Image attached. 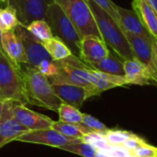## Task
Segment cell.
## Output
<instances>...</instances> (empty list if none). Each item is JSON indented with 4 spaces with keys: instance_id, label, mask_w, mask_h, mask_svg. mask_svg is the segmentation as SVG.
<instances>
[{
    "instance_id": "cell-42",
    "label": "cell",
    "mask_w": 157,
    "mask_h": 157,
    "mask_svg": "<svg viewBox=\"0 0 157 157\" xmlns=\"http://www.w3.org/2000/svg\"><path fill=\"white\" fill-rule=\"evenodd\" d=\"M141 157H145V156H141Z\"/></svg>"
},
{
    "instance_id": "cell-39",
    "label": "cell",
    "mask_w": 157,
    "mask_h": 157,
    "mask_svg": "<svg viewBox=\"0 0 157 157\" xmlns=\"http://www.w3.org/2000/svg\"><path fill=\"white\" fill-rule=\"evenodd\" d=\"M0 3H2V4H7V5H9V0H0Z\"/></svg>"
},
{
    "instance_id": "cell-35",
    "label": "cell",
    "mask_w": 157,
    "mask_h": 157,
    "mask_svg": "<svg viewBox=\"0 0 157 157\" xmlns=\"http://www.w3.org/2000/svg\"><path fill=\"white\" fill-rule=\"evenodd\" d=\"M152 78L157 85V39L152 38Z\"/></svg>"
},
{
    "instance_id": "cell-25",
    "label": "cell",
    "mask_w": 157,
    "mask_h": 157,
    "mask_svg": "<svg viewBox=\"0 0 157 157\" xmlns=\"http://www.w3.org/2000/svg\"><path fill=\"white\" fill-rule=\"evenodd\" d=\"M27 30L39 41L45 42L53 37L50 26L45 20H35L26 25Z\"/></svg>"
},
{
    "instance_id": "cell-15",
    "label": "cell",
    "mask_w": 157,
    "mask_h": 157,
    "mask_svg": "<svg viewBox=\"0 0 157 157\" xmlns=\"http://www.w3.org/2000/svg\"><path fill=\"white\" fill-rule=\"evenodd\" d=\"M1 48L9 59L17 67L27 64V58L21 41L13 31L1 33Z\"/></svg>"
},
{
    "instance_id": "cell-31",
    "label": "cell",
    "mask_w": 157,
    "mask_h": 157,
    "mask_svg": "<svg viewBox=\"0 0 157 157\" xmlns=\"http://www.w3.org/2000/svg\"><path fill=\"white\" fill-rule=\"evenodd\" d=\"M93 1L95 2L101 9H103L119 24V19L117 12V5L113 3L112 0H93Z\"/></svg>"
},
{
    "instance_id": "cell-2",
    "label": "cell",
    "mask_w": 157,
    "mask_h": 157,
    "mask_svg": "<svg viewBox=\"0 0 157 157\" xmlns=\"http://www.w3.org/2000/svg\"><path fill=\"white\" fill-rule=\"evenodd\" d=\"M94 17L103 41L123 60L135 58L120 25L93 0H86Z\"/></svg>"
},
{
    "instance_id": "cell-4",
    "label": "cell",
    "mask_w": 157,
    "mask_h": 157,
    "mask_svg": "<svg viewBox=\"0 0 157 157\" xmlns=\"http://www.w3.org/2000/svg\"><path fill=\"white\" fill-rule=\"evenodd\" d=\"M44 20L50 26L53 36L59 38L70 49L72 55L80 56L82 37L61 7L53 1L46 11Z\"/></svg>"
},
{
    "instance_id": "cell-33",
    "label": "cell",
    "mask_w": 157,
    "mask_h": 157,
    "mask_svg": "<svg viewBox=\"0 0 157 157\" xmlns=\"http://www.w3.org/2000/svg\"><path fill=\"white\" fill-rule=\"evenodd\" d=\"M106 151L111 157H128L132 154V152L128 151L123 144L110 145L108 149H106Z\"/></svg>"
},
{
    "instance_id": "cell-5",
    "label": "cell",
    "mask_w": 157,
    "mask_h": 157,
    "mask_svg": "<svg viewBox=\"0 0 157 157\" xmlns=\"http://www.w3.org/2000/svg\"><path fill=\"white\" fill-rule=\"evenodd\" d=\"M0 99L28 105L19 67L15 66L0 48Z\"/></svg>"
},
{
    "instance_id": "cell-12",
    "label": "cell",
    "mask_w": 157,
    "mask_h": 157,
    "mask_svg": "<svg viewBox=\"0 0 157 157\" xmlns=\"http://www.w3.org/2000/svg\"><path fill=\"white\" fill-rule=\"evenodd\" d=\"M55 94L62 103L80 108L85 101L91 98L90 92L87 88L68 83H51Z\"/></svg>"
},
{
    "instance_id": "cell-36",
    "label": "cell",
    "mask_w": 157,
    "mask_h": 157,
    "mask_svg": "<svg viewBox=\"0 0 157 157\" xmlns=\"http://www.w3.org/2000/svg\"><path fill=\"white\" fill-rule=\"evenodd\" d=\"M94 157H111L106 150H97Z\"/></svg>"
},
{
    "instance_id": "cell-22",
    "label": "cell",
    "mask_w": 157,
    "mask_h": 157,
    "mask_svg": "<svg viewBox=\"0 0 157 157\" xmlns=\"http://www.w3.org/2000/svg\"><path fill=\"white\" fill-rule=\"evenodd\" d=\"M42 44L54 61L62 60L72 55V52L66 45V44L56 36H53L52 38L45 42H43Z\"/></svg>"
},
{
    "instance_id": "cell-17",
    "label": "cell",
    "mask_w": 157,
    "mask_h": 157,
    "mask_svg": "<svg viewBox=\"0 0 157 157\" xmlns=\"http://www.w3.org/2000/svg\"><path fill=\"white\" fill-rule=\"evenodd\" d=\"M132 9L153 39H157V13L146 0H133Z\"/></svg>"
},
{
    "instance_id": "cell-32",
    "label": "cell",
    "mask_w": 157,
    "mask_h": 157,
    "mask_svg": "<svg viewBox=\"0 0 157 157\" xmlns=\"http://www.w3.org/2000/svg\"><path fill=\"white\" fill-rule=\"evenodd\" d=\"M131 152L137 157H157V147H154L145 142L138 148H136L135 150H133Z\"/></svg>"
},
{
    "instance_id": "cell-14",
    "label": "cell",
    "mask_w": 157,
    "mask_h": 157,
    "mask_svg": "<svg viewBox=\"0 0 157 157\" xmlns=\"http://www.w3.org/2000/svg\"><path fill=\"white\" fill-rule=\"evenodd\" d=\"M124 33L135 58L149 68L152 77V37L135 35L127 32Z\"/></svg>"
},
{
    "instance_id": "cell-29",
    "label": "cell",
    "mask_w": 157,
    "mask_h": 157,
    "mask_svg": "<svg viewBox=\"0 0 157 157\" xmlns=\"http://www.w3.org/2000/svg\"><path fill=\"white\" fill-rule=\"evenodd\" d=\"M107 140L111 145H118L123 144L125 140L132 134L129 131L122 130V129H109L105 133Z\"/></svg>"
},
{
    "instance_id": "cell-38",
    "label": "cell",
    "mask_w": 157,
    "mask_h": 157,
    "mask_svg": "<svg viewBox=\"0 0 157 157\" xmlns=\"http://www.w3.org/2000/svg\"><path fill=\"white\" fill-rule=\"evenodd\" d=\"M4 104H5V101L0 99V119H1V117H2V113H3V108H4Z\"/></svg>"
},
{
    "instance_id": "cell-27",
    "label": "cell",
    "mask_w": 157,
    "mask_h": 157,
    "mask_svg": "<svg viewBox=\"0 0 157 157\" xmlns=\"http://www.w3.org/2000/svg\"><path fill=\"white\" fill-rule=\"evenodd\" d=\"M82 140L92 144L96 150H106L111 145L107 140L105 133L96 131H92L85 134L82 138Z\"/></svg>"
},
{
    "instance_id": "cell-37",
    "label": "cell",
    "mask_w": 157,
    "mask_h": 157,
    "mask_svg": "<svg viewBox=\"0 0 157 157\" xmlns=\"http://www.w3.org/2000/svg\"><path fill=\"white\" fill-rule=\"evenodd\" d=\"M146 1L149 3V5L155 10V12L157 13V0H146Z\"/></svg>"
},
{
    "instance_id": "cell-8",
    "label": "cell",
    "mask_w": 157,
    "mask_h": 157,
    "mask_svg": "<svg viewBox=\"0 0 157 157\" xmlns=\"http://www.w3.org/2000/svg\"><path fill=\"white\" fill-rule=\"evenodd\" d=\"M54 0H10L9 5L16 11L20 21L27 25L35 20H44L49 5Z\"/></svg>"
},
{
    "instance_id": "cell-10",
    "label": "cell",
    "mask_w": 157,
    "mask_h": 157,
    "mask_svg": "<svg viewBox=\"0 0 157 157\" xmlns=\"http://www.w3.org/2000/svg\"><path fill=\"white\" fill-rule=\"evenodd\" d=\"M11 110L14 118L29 130L49 128L54 123L50 117L29 109L21 103L12 101Z\"/></svg>"
},
{
    "instance_id": "cell-9",
    "label": "cell",
    "mask_w": 157,
    "mask_h": 157,
    "mask_svg": "<svg viewBox=\"0 0 157 157\" xmlns=\"http://www.w3.org/2000/svg\"><path fill=\"white\" fill-rule=\"evenodd\" d=\"M80 139H73L68 138L62 135L57 130L54 129L53 128H44V129H38V130H30L20 137H18L15 140L22 141V142H29V143H36L42 145H47L56 148H61L62 146L78 140Z\"/></svg>"
},
{
    "instance_id": "cell-21",
    "label": "cell",
    "mask_w": 157,
    "mask_h": 157,
    "mask_svg": "<svg viewBox=\"0 0 157 157\" xmlns=\"http://www.w3.org/2000/svg\"><path fill=\"white\" fill-rule=\"evenodd\" d=\"M52 128L66 137L73 138V139H80V140H82V138L85 134L92 132V130L89 128H87L85 125H83L82 123L72 124V123L61 122L59 120L54 121Z\"/></svg>"
},
{
    "instance_id": "cell-23",
    "label": "cell",
    "mask_w": 157,
    "mask_h": 157,
    "mask_svg": "<svg viewBox=\"0 0 157 157\" xmlns=\"http://www.w3.org/2000/svg\"><path fill=\"white\" fill-rule=\"evenodd\" d=\"M20 22L17 11L12 6L7 5L6 8H0V32L13 31Z\"/></svg>"
},
{
    "instance_id": "cell-18",
    "label": "cell",
    "mask_w": 157,
    "mask_h": 157,
    "mask_svg": "<svg viewBox=\"0 0 157 157\" xmlns=\"http://www.w3.org/2000/svg\"><path fill=\"white\" fill-rule=\"evenodd\" d=\"M117 12L119 19V25L124 32L135 35L146 37L151 36L145 26L141 23L140 20L133 10H128L117 6Z\"/></svg>"
},
{
    "instance_id": "cell-26",
    "label": "cell",
    "mask_w": 157,
    "mask_h": 157,
    "mask_svg": "<svg viewBox=\"0 0 157 157\" xmlns=\"http://www.w3.org/2000/svg\"><path fill=\"white\" fill-rule=\"evenodd\" d=\"M59 121L72 124H80L82 122V113L78 110V108L62 103L57 110Z\"/></svg>"
},
{
    "instance_id": "cell-7",
    "label": "cell",
    "mask_w": 157,
    "mask_h": 157,
    "mask_svg": "<svg viewBox=\"0 0 157 157\" xmlns=\"http://www.w3.org/2000/svg\"><path fill=\"white\" fill-rule=\"evenodd\" d=\"M14 32L22 43L27 58V64L29 66L36 67L43 60L52 59L42 42L27 30L26 25L20 22L14 29Z\"/></svg>"
},
{
    "instance_id": "cell-16",
    "label": "cell",
    "mask_w": 157,
    "mask_h": 157,
    "mask_svg": "<svg viewBox=\"0 0 157 157\" xmlns=\"http://www.w3.org/2000/svg\"><path fill=\"white\" fill-rule=\"evenodd\" d=\"M125 78L128 84L150 85L154 84L149 68L137 58L124 60Z\"/></svg>"
},
{
    "instance_id": "cell-19",
    "label": "cell",
    "mask_w": 157,
    "mask_h": 157,
    "mask_svg": "<svg viewBox=\"0 0 157 157\" xmlns=\"http://www.w3.org/2000/svg\"><path fill=\"white\" fill-rule=\"evenodd\" d=\"M91 70L94 75L93 85L98 95H100L103 92L128 84L125 77L123 76H117L102 72L94 68H92Z\"/></svg>"
},
{
    "instance_id": "cell-34",
    "label": "cell",
    "mask_w": 157,
    "mask_h": 157,
    "mask_svg": "<svg viewBox=\"0 0 157 157\" xmlns=\"http://www.w3.org/2000/svg\"><path fill=\"white\" fill-rule=\"evenodd\" d=\"M145 140H143L142 138L135 135V134H131L123 143V145L130 151H132L133 150H135L136 148H138L139 146H140L141 144L145 143Z\"/></svg>"
},
{
    "instance_id": "cell-24",
    "label": "cell",
    "mask_w": 157,
    "mask_h": 157,
    "mask_svg": "<svg viewBox=\"0 0 157 157\" xmlns=\"http://www.w3.org/2000/svg\"><path fill=\"white\" fill-rule=\"evenodd\" d=\"M59 149L78 154L82 157H94L97 151V150L92 144L85 142L82 140H78L68 144H66Z\"/></svg>"
},
{
    "instance_id": "cell-28",
    "label": "cell",
    "mask_w": 157,
    "mask_h": 157,
    "mask_svg": "<svg viewBox=\"0 0 157 157\" xmlns=\"http://www.w3.org/2000/svg\"><path fill=\"white\" fill-rule=\"evenodd\" d=\"M36 69L44 75L45 78H48V81L50 82L51 80L58 74V66L56 61H54L52 59H44L43 60L37 67Z\"/></svg>"
},
{
    "instance_id": "cell-41",
    "label": "cell",
    "mask_w": 157,
    "mask_h": 157,
    "mask_svg": "<svg viewBox=\"0 0 157 157\" xmlns=\"http://www.w3.org/2000/svg\"><path fill=\"white\" fill-rule=\"evenodd\" d=\"M0 40H1V32H0ZM0 48H1V44H0Z\"/></svg>"
},
{
    "instance_id": "cell-40",
    "label": "cell",
    "mask_w": 157,
    "mask_h": 157,
    "mask_svg": "<svg viewBox=\"0 0 157 157\" xmlns=\"http://www.w3.org/2000/svg\"><path fill=\"white\" fill-rule=\"evenodd\" d=\"M128 157H137V156H135L134 154H131V155H129Z\"/></svg>"
},
{
    "instance_id": "cell-20",
    "label": "cell",
    "mask_w": 157,
    "mask_h": 157,
    "mask_svg": "<svg viewBox=\"0 0 157 157\" xmlns=\"http://www.w3.org/2000/svg\"><path fill=\"white\" fill-rule=\"evenodd\" d=\"M92 68H94L96 70L117 75V76H123L125 75L124 71V60L120 58L118 56H115L114 54L109 53V55L103 58L102 60L93 63L89 65Z\"/></svg>"
},
{
    "instance_id": "cell-30",
    "label": "cell",
    "mask_w": 157,
    "mask_h": 157,
    "mask_svg": "<svg viewBox=\"0 0 157 157\" xmlns=\"http://www.w3.org/2000/svg\"><path fill=\"white\" fill-rule=\"evenodd\" d=\"M83 125H85L87 128H89L92 131L105 133L108 130V128L102 123L100 120L95 118L94 117L89 115V114H82V122Z\"/></svg>"
},
{
    "instance_id": "cell-6",
    "label": "cell",
    "mask_w": 157,
    "mask_h": 157,
    "mask_svg": "<svg viewBox=\"0 0 157 157\" xmlns=\"http://www.w3.org/2000/svg\"><path fill=\"white\" fill-rule=\"evenodd\" d=\"M54 1L61 7L82 38L93 35L102 39L93 12L86 0H54Z\"/></svg>"
},
{
    "instance_id": "cell-3",
    "label": "cell",
    "mask_w": 157,
    "mask_h": 157,
    "mask_svg": "<svg viewBox=\"0 0 157 157\" xmlns=\"http://www.w3.org/2000/svg\"><path fill=\"white\" fill-rule=\"evenodd\" d=\"M58 74L50 81V83H68L82 86L89 90L91 97L97 96L93 85L94 75L92 67L84 63L80 57L71 55L62 60L56 61Z\"/></svg>"
},
{
    "instance_id": "cell-1",
    "label": "cell",
    "mask_w": 157,
    "mask_h": 157,
    "mask_svg": "<svg viewBox=\"0 0 157 157\" xmlns=\"http://www.w3.org/2000/svg\"><path fill=\"white\" fill-rule=\"evenodd\" d=\"M19 68L22 77L28 105L46 108L57 113L62 102L55 94L48 78L42 75L36 67L28 64L21 65Z\"/></svg>"
},
{
    "instance_id": "cell-11",
    "label": "cell",
    "mask_w": 157,
    "mask_h": 157,
    "mask_svg": "<svg viewBox=\"0 0 157 157\" xmlns=\"http://www.w3.org/2000/svg\"><path fill=\"white\" fill-rule=\"evenodd\" d=\"M11 107L12 101H5L2 117L0 119V148L30 131L14 118Z\"/></svg>"
},
{
    "instance_id": "cell-13",
    "label": "cell",
    "mask_w": 157,
    "mask_h": 157,
    "mask_svg": "<svg viewBox=\"0 0 157 157\" xmlns=\"http://www.w3.org/2000/svg\"><path fill=\"white\" fill-rule=\"evenodd\" d=\"M106 44L100 38L88 35L82 38L80 57L88 66L102 60L109 55Z\"/></svg>"
}]
</instances>
